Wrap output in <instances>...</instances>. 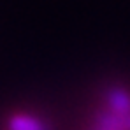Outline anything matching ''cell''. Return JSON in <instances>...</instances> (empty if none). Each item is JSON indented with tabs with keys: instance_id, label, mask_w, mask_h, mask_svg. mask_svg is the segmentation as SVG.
<instances>
[{
	"instance_id": "277c9868",
	"label": "cell",
	"mask_w": 130,
	"mask_h": 130,
	"mask_svg": "<svg viewBox=\"0 0 130 130\" xmlns=\"http://www.w3.org/2000/svg\"><path fill=\"white\" fill-rule=\"evenodd\" d=\"M127 130H130V114L127 116Z\"/></svg>"
},
{
	"instance_id": "6da1fadb",
	"label": "cell",
	"mask_w": 130,
	"mask_h": 130,
	"mask_svg": "<svg viewBox=\"0 0 130 130\" xmlns=\"http://www.w3.org/2000/svg\"><path fill=\"white\" fill-rule=\"evenodd\" d=\"M107 104H109V109L118 112V114H123V116L130 114V95L123 88H111L109 90Z\"/></svg>"
},
{
	"instance_id": "3957f363",
	"label": "cell",
	"mask_w": 130,
	"mask_h": 130,
	"mask_svg": "<svg viewBox=\"0 0 130 130\" xmlns=\"http://www.w3.org/2000/svg\"><path fill=\"white\" fill-rule=\"evenodd\" d=\"M9 130H49V127L39 118L28 114H16L9 120Z\"/></svg>"
},
{
	"instance_id": "7a4b0ae2",
	"label": "cell",
	"mask_w": 130,
	"mask_h": 130,
	"mask_svg": "<svg viewBox=\"0 0 130 130\" xmlns=\"http://www.w3.org/2000/svg\"><path fill=\"white\" fill-rule=\"evenodd\" d=\"M95 127L106 130H127V116L118 114L114 111H104L97 116Z\"/></svg>"
},
{
	"instance_id": "5b68a950",
	"label": "cell",
	"mask_w": 130,
	"mask_h": 130,
	"mask_svg": "<svg viewBox=\"0 0 130 130\" xmlns=\"http://www.w3.org/2000/svg\"><path fill=\"white\" fill-rule=\"evenodd\" d=\"M95 130H106V128H99V127H95Z\"/></svg>"
}]
</instances>
